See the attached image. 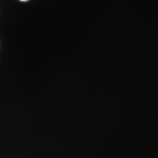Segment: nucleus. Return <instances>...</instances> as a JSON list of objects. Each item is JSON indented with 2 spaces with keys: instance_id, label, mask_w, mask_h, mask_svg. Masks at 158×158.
<instances>
[{
  "instance_id": "f257e3e1",
  "label": "nucleus",
  "mask_w": 158,
  "mask_h": 158,
  "mask_svg": "<svg viewBox=\"0 0 158 158\" xmlns=\"http://www.w3.org/2000/svg\"><path fill=\"white\" fill-rule=\"evenodd\" d=\"M21 1H23V2H24V1H27V0H21Z\"/></svg>"
}]
</instances>
